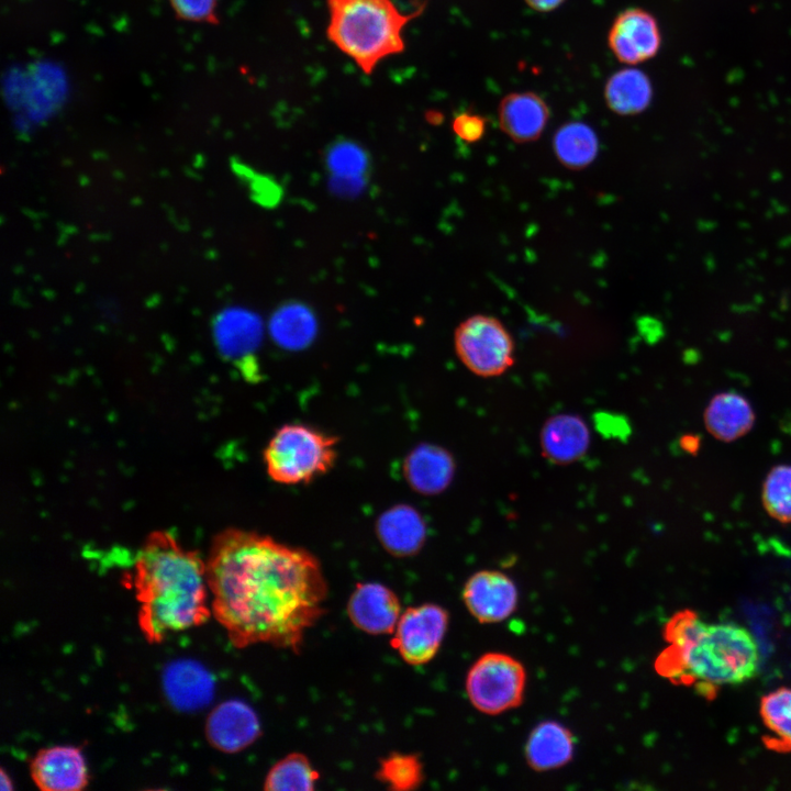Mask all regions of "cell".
Instances as JSON below:
<instances>
[{
    "label": "cell",
    "mask_w": 791,
    "mask_h": 791,
    "mask_svg": "<svg viewBox=\"0 0 791 791\" xmlns=\"http://www.w3.org/2000/svg\"><path fill=\"white\" fill-rule=\"evenodd\" d=\"M207 564L211 611L231 644H268L298 653L323 615L327 583L317 558L256 532L227 530Z\"/></svg>",
    "instance_id": "obj_1"
},
{
    "label": "cell",
    "mask_w": 791,
    "mask_h": 791,
    "mask_svg": "<svg viewBox=\"0 0 791 791\" xmlns=\"http://www.w3.org/2000/svg\"><path fill=\"white\" fill-rule=\"evenodd\" d=\"M461 595L468 612L481 624L503 622L514 613L519 602L514 581L498 570L472 573Z\"/></svg>",
    "instance_id": "obj_9"
},
{
    "label": "cell",
    "mask_w": 791,
    "mask_h": 791,
    "mask_svg": "<svg viewBox=\"0 0 791 791\" xmlns=\"http://www.w3.org/2000/svg\"><path fill=\"white\" fill-rule=\"evenodd\" d=\"M755 420L749 401L733 391L715 394L703 413V423L709 434L725 443L745 436L753 428Z\"/></svg>",
    "instance_id": "obj_19"
},
{
    "label": "cell",
    "mask_w": 791,
    "mask_h": 791,
    "mask_svg": "<svg viewBox=\"0 0 791 791\" xmlns=\"http://www.w3.org/2000/svg\"><path fill=\"white\" fill-rule=\"evenodd\" d=\"M376 535L387 553L403 558L416 555L426 541V525L421 513L409 504H397L377 519Z\"/></svg>",
    "instance_id": "obj_15"
},
{
    "label": "cell",
    "mask_w": 791,
    "mask_h": 791,
    "mask_svg": "<svg viewBox=\"0 0 791 791\" xmlns=\"http://www.w3.org/2000/svg\"><path fill=\"white\" fill-rule=\"evenodd\" d=\"M599 141L595 132L586 123L569 122L561 125L554 136V151L560 163L571 169H581L593 161Z\"/></svg>",
    "instance_id": "obj_23"
},
{
    "label": "cell",
    "mask_w": 791,
    "mask_h": 791,
    "mask_svg": "<svg viewBox=\"0 0 791 791\" xmlns=\"http://www.w3.org/2000/svg\"><path fill=\"white\" fill-rule=\"evenodd\" d=\"M377 778L393 790H412L423 780V766L415 755L394 753L380 762Z\"/></svg>",
    "instance_id": "obj_28"
},
{
    "label": "cell",
    "mask_w": 791,
    "mask_h": 791,
    "mask_svg": "<svg viewBox=\"0 0 791 791\" xmlns=\"http://www.w3.org/2000/svg\"><path fill=\"white\" fill-rule=\"evenodd\" d=\"M327 8L328 40L370 75L379 62L404 51L403 29L425 4L409 14L392 0H327Z\"/></svg>",
    "instance_id": "obj_4"
},
{
    "label": "cell",
    "mask_w": 791,
    "mask_h": 791,
    "mask_svg": "<svg viewBox=\"0 0 791 791\" xmlns=\"http://www.w3.org/2000/svg\"><path fill=\"white\" fill-rule=\"evenodd\" d=\"M401 614L398 595L378 582L358 583L347 602L353 625L370 635L392 634Z\"/></svg>",
    "instance_id": "obj_11"
},
{
    "label": "cell",
    "mask_w": 791,
    "mask_h": 791,
    "mask_svg": "<svg viewBox=\"0 0 791 791\" xmlns=\"http://www.w3.org/2000/svg\"><path fill=\"white\" fill-rule=\"evenodd\" d=\"M449 623L447 611L434 603L410 606L402 612L391 646L409 665L431 661L438 653Z\"/></svg>",
    "instance_id": "obj_8"
},
{
    "label": "cell",
    "mask_w": 791,
    "mask_h": 791,
    "mask_svg": "<svg viewBox=\"0 0 791 791\" xmlns=\"http://www.w3.org/2000/svg\"><path fill=\"white\" fill-rule=\"evenodd\" d=\"M214 336L222 353L239 357L257 346L260 325L243 309H226L214 321Z\"/></svg>",
    "instance_id": "obj_22"
},
{
    "label": "cell",
    "mask_w": 791,
    "mask_h": 791,
    "mask_svg": "<svg viewBox=\"0 0 791 791\" xmlns=\"http://www.w3.org/2000/svg\"><path fill=\"white\" fill-rule=\"evenodd\" d=\"M30 772L44 791L81 790L88 782L83 756L75 746L40 749L30 762Z\"/></svg>",
    "instance_id": "obj_13"
},
{
    "label": "cell",
    "mask_w": 791,
    "mask_h": 791,
    "mask_svg": "<svg viewBox=\"0 0 791 791\" xmlns=\"http://www.w3.org/2000/svg\"><path fill=\"white\" fill-rule=\"evenodd\" d=\"M452 127L461 141L474 143L483 136L486 120L479 114L464 112L455 116Z\"/></svg>",
    "instance_id": "obj_30"
},
{
    "label": "cell",
    "mask_w": 791,
    "mask_h": 791,
    "mask_svg": "<svg viewBox=\"0 0 791 791\" xmlns=\"http://www.w3.org/2000/svg\"><path fill=\"white\" fill-rule=\"evenodd\" d=\"M337 443L336 436L310 425L285 424L264 450L266 471L280 484L310 483L333 468Z\"/></svg>",
    "instance_id": "obj_5"
},
{
    "label": "cell",
    "mask_w": 791,
    "mask_h": 791,
    "mask_svg": "<svg viewBox=\"0 0 791 791\" xmlns=\"http://www.w3.org/2000/svg\"><path fill=\"white\" fill-rule=\"evenodd\" d=\"M653 98L648 76L636 68L614 73L604 87L606 105L616 114L635 115L645 111Z\"/></svg>",
    "instance_id": "obj_21"
},
{
    "label": "cell",
    "mask_w": 791,
    "mask_h": 791,
    "mask_svg": "<svg viewBox=\"0 0 791 791\" xmlns=\"http://www.w3.org/2000/svg\"><path fill=\"white\" fill-rule=\"evenodd\" d=\"M163 683L168 700L180 710L202 708L212 698L211 676L196 661L171 662L164 671Z\"/></svg>",
    "instance_id": "obj_20"
},
{
    "label": "cell",
    "mask_w": 791,
    "mask_h": 791,
    "mask_svg": "<svg viewBox=\"0 0 791 791\" xmlns=\"http://www.w3.org/2000/svg\"><path fill=\"white\" fill-rule=\"evenodd\" d=\"M454 345L464 366L479 377H498L514 363L512 336L493 316L478 314L461 322Z\"/></svg>",
    "instance_id": "obj_7"
},
{
    "label": "cell",
    "mask_w": 791,
    "mask_h": 791,
    "mask_svg": "<svg viewBox=\"0 0 791 791\" xmlns=\"http://www.w3.org/2000/svg\"><path fill=\"white\" fill-rule=\"evenodd\" d=\"M0 777H1V790H11L12 786H11V782L8 779L4 770H1Z\"/></svg>",
    "instance_id": "obj_32"
},
{
    "label": "cell",
    "mask_w": 791,
    "mask_h": 791,
    "mask_svg": "<svg viewBox=\"0 0 791 791\" xmlns=\"http://www.w3.org/2000/svg\"><path fill=\"white\" fill-rule=\"evenodd\" d=\"M526 671L520 660L499 651L480 656L469 668L465 689L480 713L498 715L517 708L524 698Z\"/></svg>",
    "instance_id": "obj_6"
},
{
    "label": "cell",
    "mask_w": 791,
    "mask_h": 791,
    "mask_svg": "<svg viewBox=\"0 0 791 791\" xmlns=\"http://www.w3.org/2000/svg\"><path fill=\"white\" fill-rule=\"evenodd\" d=\"M759 713L772 737L768 746L779 751L791 750V688L782 687L764 695Z\"/></svg>",
    "instance_id": "obj_24"
},
{
    "label": "cell",
    "mask_w": 791,
    "mask_h": 791,
    "mask_svg": "<svg viewBox=\"0 0 791 791\" xmlns=\"http://www.w3.org/2000/svg\"><path fill=\"white\" fill-rule=\"evenodd\" d=\"M176 16L183 21L219 24L218 0H169Z\"/></svg>",
    "instance_id": "obj_29"
},
{
    "label": "cell",
    "mask_w": 791,
    "mask_h": 791,
    "mask_svg": "<svg viewBox=\"0 0 791 791\" xmlns=\"http://www.w3.org/2000/svg\"><path fill=\"white\" fill-rule=\"evenodd\" d=\"M260 723L255 711L241 700H227L216 705L205 723L210 744L223 753H237L260 736Z\"/></svg>",
    "instance_id": "obj_12"
},
{
    "label": "cell",
    "mask_w": 791,
    "mask_h": 791,
    "mask_svg": "<svg viewBox=\"0 0 791 791\" xmlns=\"http://www.w3.org/2000/svg\"><path fill=\"white\" fill-rule=\"evenodd\" d=\"M662 635L669 645L657 657L655 669L675 683L739 684L758 671L757 642L738 624H708L693 611L682 610L668 620Z\"/></svg>",
    "instance_id": "obj_3"
},
{
    "label": "cell",
    "mask_w": 791,
    "mask_h": 791,
    "mask_svg": "<svg viewBox=\"0 0 791 791\" xmlns=\"http://www.w3.org/2000/svg\"><path fill=\"white\" fill-rule=\"evenodd\" d=\"M319 772L309 758L300 753H292L278 760L264 780V789L271 791H311L319 780Z\"/></svg>",
    "instance_id": "obj_25"
},
{
    "label": "cell",
    "mask_w": 791,
    "mask_h": 791,
    "mask_svg": "<svg viewBox=\"0 0 791 791\" xmlns=\"http://www.w3.org/2000/svg\"><path fill=\"white\" fill-rule=\"evenodd\" d=\"M499 125L516 143L537 140L543 133L549 109L541 96L532 91L506 94L498 108Z\"/></svg>",
    "instance_id": "obj_16"
},
{
    "label": "cell",
    "mask_w": 791,
    "mask_h": 791,
    "mask_svg": "<svg viewBox=\"0 0 791 791\" xmlns=\"http://www.w3.org/2000/svg\"><path fill=\"white\" fill-rule=\"evenodd\" d=\"M315 323L309 311L302 307H286L271 321V334L283 347L301 348L310 342Z\"/></svg>",
    "instance_id": "obj_26"
},
{
    "label": "cell",
    "mask_w": 791,
    "mask_h": 791,
    "mask_svg": "<svg viewBox=\"0 0 791 791\" xmlns=\"http://www.w3.org/2000/svg\"><path fill=\"white\" fill-rule=\"evenodd\" d=\"M138 626L148 643L203 624L208 606L207 564L168 533L151 535L134 564Z\"/></svg>",
    "instance_id": "obj_2"
},
{
    "label": "cell",
    "mask_w": 791,
    "mask_h": 791,
    "mask_svg": "<svg viewBox=\"0 0 791 791\" xmlns=\"http://www.w3.org/2000/svg\"><path fill=\"white\" fill-rule=\"evenodd\" d=\"M402 468L412 490L423 495H435L444 492L452 483L456 464L446 448L423 443L409 452Z\"/></svg>",
    "instance_id": "obj_14"
},
{
    "label": "cell",
    "mask_w": 791,
    "mask_h": 791,
    "mask_svg": "<svg viewBox=\"0 0 791 791\" xmlns=\"http://www.w3.org/2000/svg\"><path fill=\"white\" fill-rule=\"evenodd\" d=\"M535 11L548 12L558 8L565 0H524Z\"/></svg>",
    "instance_id": "obj_31"
},
{
    "label": "cell",
    "mask_w": 791,
    "mask_h": 791,
    "mask_svg": "<svg viewBox=\"0 0 791 791\" xmlns=\"http://www.w3.org/2000/svg\"><path fill=\"white\" fill-rule=\"evenodd\" d=\"M609 47L622 63L636 65L653 58L659 51L661 35L655 16L640 8L622 11L608 36Z\"/></svg>",
    "instance_id": "obj_10"
},
{
    "label": "cell",
    "mask_w": 791,
    "mask_h": 791,
    "mask_svg": "<svg viewBox=\"0 0 791 791\" xmlns=\"http://www.w3.org/2000/svg\"><path fill=\"white\" fill-rule=\"evenodd\" d=\"M761 503L773 520L791 523V465L772 467L762 483Z\"/></svg>",
    "instance_id": "obj_27"
},
{
    "label": "cell",
    "mask_w": 791,
    "mask_h": 791,
    "mask_svg": "<svg viewBox=\"0 0 791 791\" xmlns=\"http://www.w3.org/2000/svg\"><path fill=\"white\" fill-rule=\"evenodd\" d=\"M524 750L526 762L533 770H555L572 759L575 738L564 724L543 721L531 731Z\"/></svg>",
    "instance_id": "obj_18"
},
{
    "label": "cell",
    "mask_w": 791,
    "mask_h": 791,
    "mask_svg": "<svg viewBox=\"0 0 791 791\" xmlns=\"http://www.w3.org/2000/svg\"><path fill=\"white\" fill-rule=\"evenodd\" d=\"M590 432L586 422L576 414H557L548 419L541 432L544 456L558 465H568L588 450Z\"/></svg>",
    "instance_id": "obj_17"
}]
</instances>
